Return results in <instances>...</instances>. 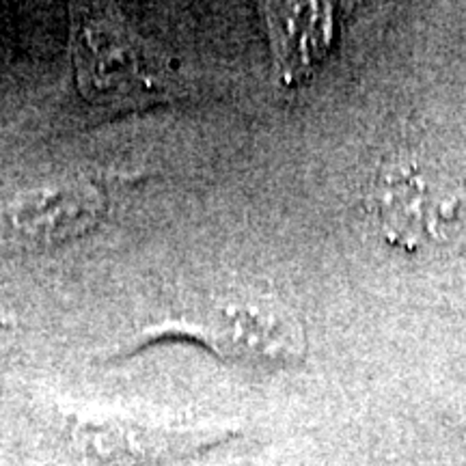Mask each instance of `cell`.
I'll return each mask as SVG.
<instances>
[{
    "label": "cell",
    "mask_w": 466,
    "mask_h": 466,
    "mask_svg": "<svg viewBox=\"0 0 466 466\" xmlns=\"http://www.w3.org/2000/svg\"><path fill=\"white\" fill-rule=\"evenodd\" d=\"M76 83L100 108H145L173 96L165 58L106 5H72Z\"/></svg>",
    "instance_id": "obj_1"
},
{
    "label": "cell",
    "mask_w": 466,
    "mask_h": 466,
    "mask_svg": "<svg viewBox=\"0 0 466 466\" xmlns=\"http://www.w3.org/2000/svg\"><path fill=\"white\" fill-rule=\"evenodd\" d=\"M261 15L283 83L294 85L307 78L330 48L335 33L333 5L264 3Z\"/></svg>",
    "instance_id": "obj_5"
},
{
    "label": "cell",
    "mask_w": 466,
    "mask_h": 466,
    "mask_svg": "<svg viewBox=\"0 0 466 466\" xmlns=\"http://www.w3.org/2000/svg\"><path fill=\"white\" fill-rule=\"evenodd\" d=\"M106 214V195L86 179L39 186L0 203V247L48 248L86 236Z\"/></svg>",
    "instance_id": "obj_4"
},
{
    "label": "cell",
    "mask_w": 466,
    "mask_h": 466,
    "mask_svg": "<svg viewBox=\"0 0 466 466\" xmlns=\"http://www.w3.org/2000/svg\"><path fill=\"white\" fill-rule=\"evenodd\" d=\"M384 236L408 250L466 247V184L421 158H400L376 184Z\"/></svg>",
    "instance_id": "obj_2"
},
{
    "label": "cell",
    "mask_w": 466,
    "mask_h": 466,
    "mask_svg": "<svg viewBox=\"0 0 466 466\" xmlns=\"http://www.w3.org/2000/svg\"><path fill=\"white\" fill-rule=\"evenodd\" d=\"M184 439L126 419H85L72 430L74 450L106 466H141L173 456Z\"/></svg>",
    "instance_id": "obj_6"
},
{
    "label": "cell",
    "mask_w": 466,
    "mask_h": 466,
    "mask_svg": "<svg viewBox=\"0 0 466 466\" xmlns=\"http://www.w3.org/2000/svg\"><path fill=\"white\" fill-rule=\"evenodd\" d=\"M171 337L199 341L218 357L248 365H291L305 352L300 324L288 309L264 299H227L184 322L156 326L130 352Z\"/></svg>",
    "instance_id": "obj_3"
}]
</instances>
